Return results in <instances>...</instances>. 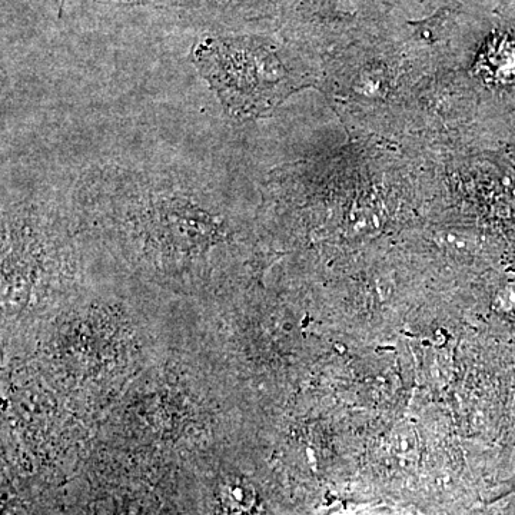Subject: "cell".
Masks as SVG:
<instances>
[{"instance_id": "6da1fadb", "label": "cell", "mask_w": 515, "mask_h": 515, "mask_svg": "<svg viewBox=\"0 0 515 515\" xmlns=\"http://www.w3.org/2000/svg\"><path fill=\"white\" fill-rule=\"evenodd\" d=\"M192 61L232 119L261 115L295 86L278 53L249 36H205Z\"/></svg>"}, {"instance_id": "7a4b0ae2", "label": "cell", "mask_w": 515, "mask_h": 515, "mask_svg": "<svg viewBox=\"0 0 515 515\" xmlns=\"http://www.w3.org/2000/svg\"><path fill=\"white\" fill-rule=\"evenodd\" d=\"M254 503V493H248L247 487L238 484L225 487L224 504L232 514H249Z\"/></svg>"}, {"instance_id": "3957f363", "label": "cell", "mask_w": 515, "mask_h": 515, "mask_svg": "<svg viewBox=\"0 0 515 515\" xmlns=\"http://www.w3.org/2000/svg\"><path fill=\"white\" fill-rule=\"evenodd\" d=\"M56 2H58L59 9H62L66 0H56ZM111 2L126 3V5H142V3H146V0H111Z\"/></svg>"}]
</instances>
